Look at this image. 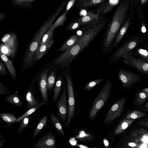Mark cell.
Here are the masks:
<instances>
[{"label": "cell", "mask_w": 148, "mask_h": 148, "mask_svg": "<svg viewBox=\"0 0 148 148\" xmlns=\"http://www.w3.org/2000/svg\"><path fill=\"white\" fill-rule=\"evenodd\" d=\"M35 148H56V141L54 136L51 133H48L42 136L34 145Z\"/></svg>", "instance_id": "obj_13"}, {"label": "cell", "mask_w": 148, "mask_h": 148, "mask_svg": "<svg viewBox=\"0 0 148 148\" xmlns=\"http://www.w3.org/2000/svg\"><path fill=\"white\" fill-rule=\"evenodd\" d=\"M0 57L5 63L10 74L13 79L16 77V73L15 68L10 59L5 54L0 52Z\"/></svg>", "instance_id": "obj_21"}, {"label": "cell", "mask_w": 148, "mask_h": 148, "mask_svg": "<svg viewBox=\"0 0 148 148\" xmlns=\"http://www.w3.org/2000/svg\"><path fill=\"white\" fill-rule=\"evenodd\" d=\"M104 80V78L95 79L88 83L83 88L85 90L90 91L95 86L99 84Z\"/></svg>", "instance_id": "obj_34"}, {"label": "cell", "mask_w": 148, "mask_h": 148, "mask_svg": "<svg viewBox=\"0 0 148 148\" xmlns=\"http://www.w3.org/2000/svg\"><path fill=\"white\" fill-rule=\"evenodd\" d=\"M76 1V0H69L67 3L65 10L69 11L73 7Z\"/></svg>", "instance_id": "obj_43"}, {"label": "cell", "mask_w": 148, "mask_h": 148, "mask_svg": "<svg viewBox=\"0 0 148 148\" xmlns=\"http://www.w3.org/2000/svg\"><path fill=\"white\" fill-rule=\"evenodd\" d=\"M145 115V113L140 111L135 110L128 114L126 118L128 119H135L140 118Z\"/></svg>", "instance_id": "obj_37"}, {"label": "cell", "mask_w": 148, "mask_h": 148, "mask_svg": "<svg viewBox=\"0 0 148 148\" xmlns=\"http://www.w3.org/2000/svg\"><path fill=\"white\" fill-rule=\"evenodd\" d=\"M25 97L26 107L28 109L36 107L41 103L34 88H29L26 92Z\"/></svg>", "instance_id": "obj_15"}, {"label": "cell", "mask_w": 148, "mask_h": 148, "mask_svg": "<svg viewBox=\"0 0 148 148\" xmlns=\"http://www.w3.org/2000/svg\"><path fill=\"white\" fill-rule=\"evenodd\" d=\"M148 98V93L141 91L137 95L136 102L137 106H140Z\"/></svg>", "instance_id": "obj_33"}, {"label": "cell", "mask_w": 148, "mask_h": 148, "mask_svg": "<svg viewBox=\"0 0 148 148\" xmlns=\"http://www.w3.org/2000/svg\"><path fill=\"white\" fill-rule=\"evenodd\" d=\"M130 135L132 141L137 143L141 142L144 138L148 136V130L140 128L132 131Z\"/></svg>", "instance_id": "obj_18"}, {"label": "cell", "mask_w": 148, "mask_h": 148, "mask_svg": "<svg viewBox=\"0 0 148 148\" xmlns=\"http://www.w3.org/2000/svg\"><path fill=\"white\" fill-rule=\"evenodd\" d=\"M81 28V25L78 18H75L71 20L67 25L66 30L69 31Z\"/></svg>", "instance_id": "obj_32"}, {"label": "cell", "mask_w": 148, "mask_h": 148, "mask_svg": "<svg viewBox=\"0 0 148 148\" xmlns=\"http://www.w3.org/2000/svg\"><path fill=\"white\" fill-rule=\"evenodd\" d=\"M67 89L65 85L64 86L60 97L56 103L58 112L62 121L66 122L68 113V102L67 99Z\"/></svg>", "instance_id": "obj_8"}, {"label": "cell", "mask_w": 148, "mask_h": 148, "mask_svg": "<svg viewBox=\"0 0 148 148\" xmlns=\"http://www.w3.org/2000/svg\"><path fill=\"white\" fill-rule=\"evenodd\" d=\"M80 36L77 34L72 36L59 49V51H64L75 43Z\"/></svg>", "instance_id": "obj_24"}, {"label": "cell", "mask_w": 148, "mask_h": 148, "mask_svg": "<svg viewBox=\"0 0 148 148\" xmlns=\"http://www.w3.org/2000/svg\"><path fill=\"white\" fill-rule=\"evenodd\" d=\"M103 15L100 12H95L91 10L87 11L86 15L78 18L81 28L83 30L90 26L98 21Z\"/></svg>", "instance_id": "obj_12"}, {"label": "cell", "mask_w": 148, "mask_h": 148, "mask_svg": "<svg viewBox=\"0 0 148 148\" xmlns=\"http://www.w3.org/2000/svg\"><path fill=\"white\" fill-rule=\"evenodd\" d=\"M145 107L146 108H147V109L148 110V102L146 104Z\"/></svg>", "instance_id": "obj_56"}, {"label": "cell", "mask_w": 148, "mask_h": 148, "mask_svg": "<svg viewBox=\"0 0 148 148\" xmlns=\"http://www.w3.org/2000/svg\"><path fill=\"white\" fill-rule=\"evenodd\" d=\"M65 69L64 75L66 79L68 95V113L65 124L66 128L68 127L71 120L75 116V101L73 79L69 69Z\"/></svg>", "instance_id": "obj_6"}, {"label": "cell", "mask_w": 148, "mask_h": 148, "mask_svg": "<svg viewBox=\"0 0 148 148\" xmlns=\"http://www.w3.org/2000/svg\"><path fill=\"white\" fill-rule=\"evenodd\" d=\"M37 0H11V3L15 7L29 9L33 7L32 3Z\"/></svg>", "instance_id": "obj_20"}, {"label": "cell", "mask_w": 148, "mask_h": 148, "mask_svg": "<svg viewBox=\"0 0 148 148\" xmlns=\"http://www.w3.org/2000/svg\"><path fill=\"white\" fill-rule=\"evenodd\" d=\"M129 2L125 0L118 6L104 32L102 42V53L108 55L114 47L115 40L125 18Z\"/></svg>", "instance_id": "obj_1"}, {"label": "cell", "mask_w": 148, "mask_h": 148, "mask_svg": "<svg viewBox=\"0 0 148 148\" xmlns=\"http://www.w3.org/2000/svg\"><path fill=\"white\" fill-rule=\"evenodd\" d=\"M0 117L4 121L6 122L9 123L6 125L8 127L12 124L17 119V118L16 116L13 114L8 113H1L0 114Z\"/></svg>", "instance_id": "obj_28"}, {"label": "cell", "mask_w": 148, "mask_h": 148, "mask_svg": "<svg viewBox=\"0 0 148 148\" xmlns=\"http://www.w3.org/2000/svg\"><path fill=\"white\" fill-rule=\"evenodd\" d=\"M138 52L143 57L148 59V51L145 49H139L137 50Z\"/></svg>", "instance_id": "obj_42"}, {"label": "cell", "mask_w": 148, "mask_h": 148, "mask_svg": "<svg viewBox=\"0 0 148 148\" xmlns=\"http://www.w3.org/2000/svg\"><path fill=\"white\" fill-rule=\"evenodd\" d=\"M118 77L124 88L130 87L137 82L139 79L138 75L121 68L119 70Z\"/></svg>", "instance_id": "obj_11"}, {"label": "cell", "mask_w": 148, "mask_h": 148, "mask_svg": "<svg viewBox=\"0 0 148 148\" xmlns=\"http://www.w3.org/2000/svg\"><path fill=\"white\" fill-rule=\"evenodd\" d=\"M29 121V117L28 116L23 119L17 130V132L19 134L23 132L28 126Z\"/></svg>", "instance_id": "obj_39"}, {"label": "cell", "mask_w": 148, "mask_h": 148, "mask_svg": "<svg viewBox=\"0 0 148 148\" xmlns=\"http://www.w3.org/2000/svg\"><path fill=\"white\" fill-rule=\"evenodd\" d=\"M127 145L131 147L134 148H138V147L139 146L138 143L133 141L132 142L128 143Z\"/></svg>", "instance_id": "obj_46"}, {"label": "cell", "mask_w": 148, "mask_h": 148, "mask_svg": "<svg viewBox=\"0 0 148 148\" xmlns=\"http://www.w3.org/2000/svg\"><path fill=\"white\" fill-rule=\"evenodd\" d=\"M83 49L82 43L77 42L64 51L54 61V63L63 69L69 68L78 54Z\"/></svg>", "instance_id": "obj_5"}, {"label": "cell", "mask_w": 148, "mask_h": 148, "mask_svg": "<svg viewBox=\"0 0 148 148\" xmlns=\"http://www.w3.org/2000/svg\"><path fill=\"white\" fill-rule=\"evenodd\" d=\"M47 69H45L41 74L39 81L40 91L43 99V101L46 103L48 101L47 79Z\"/></svg>", "instance_id": "obj_17"}, {"label": "cell", "mask_w": 148, "mask_h": 148, "mask_svg": "<svg viewBox=\"0 0 148 148\" xmlns=\"http://www.w3.org/2000/svg\"><path fill=\"white\" fill-rule=\"evenodd\" d=\"M50 117L52 123L57 131L61 135L64 136V132L62 127L53 112H52L50 114Z\"/></svg>", "instance_id": "obj_25"}, {"label": "cell", "mask_w": 148, "mask_h": 148, "mask_svg": "<svg viewBox=\"0 0 148 148\" xmlns=\"http://www.w3.org/2000/svg\"><path fill=\"white\" fill-rule=\"evenodd\" d=\"M6 73L5 67L1 61L0 62V73L2 75H4Z\"/></svg>", "instance_id": "obj_44"}, {"label": "cell", "mask_w": 148, "mask_h": 148, "mask_svg": "<svg viewBox=\"0 0 148 148\" xmlns=\"http://www.w3.org/2000/svg\"><path fill=\"white\" fill-rule=\"evenodd\" d=\"M141 32L143 33H145L147 31L145 25L144 24H143L142 25V26L141 28Z\"/></svg>", "instance_id": "obj_53"}, {"label": "cell", "mask_w": 148, "mask_h": 148, "mask_svg": "<svg viewBox=\"0 0 148 148\" xmlns=\"http://www.w3.org/2000/svg\"><path fill=\"white\" fill-rule=\"evenodd\" d=\"M119 1V0H108L107 5L103 11L102 14L106 15L116 5Z\"/></svg>", "instance_id": "obj_38"}, {"label": "cell", "mask_w": 148, "mask_h": 148, "mask_svg": "<svg viewBox=\"0 0 148 148\" xmlns=\"http://www.w3.org/2000/svg\"><path fill=\"white\" fill-rule=\"evenodd\" d=\"M140 124L141 125L148 127V121H141L140 122Z\"/></svg>", "instance_id": "obj_51"}, {"label": "cell", "mask_w": 148, "mask_h": 148, "mask_svg": "<svg viewBox=\"0 0 148 148\" xmlns=\"http://www.w3.org/2000/svg\"><path fill=\"white\" fill-rule=\"evenodd\" d=\"M54 42L53 38L46 43L39 47L35 55L34 61L40 60L51 47Z\"/></svg>", "instance_id": "obj_19"}, {"label": "cell", "mask_w": 148, "mask_h": 148, "mask_svg": "<svg viewBox=\"0 0 148 148\" xmlns=\"http://www.w3.org/2000/svg\"><path fill=\"white\" fill-rule=\"evenodd\" d=\"M56 80V74L55 71L50 73L47 79V86L48 89L51 90L55 83Z\"/></svg>", "instance_id": "obj_35"}, {"label": "cell", "mask_w": 148, "mask_h": 148, "mask_svg": "<svg viewBox=\"0 0 148 148\" xmlns=\"http://www.w3.org/2000/svg\"><path fill=\"white\" fill-rule=\"evenodd\" d=\"M5 100L8 102L14 105L21 106H22L21 100L19 96L16 94H13L5 98Z\"/></svg>", "instance_id": "obj_29"}, {"label": "cell", "mask_w": 148, "mask_h": 148, "mask_svg": "<svg viewBox=\"0 0 148 148\" xmlns=\"http://www.w3.org/2000/svg\"><path fill=\"white\" fill-rule=\"evenodd\" d=\"M134 121V119L127 118L123 119L116 128L114 132V135H118L123 132Z\"/></svg>", "instance_id": "obj_22"}, {"label": "cell", "mask_w": 148, "mask_h": 148, "mask_svg": "<svg viewBox=\"0 0 148 148\" xmlns=\"http://www.w3.org/2000/svg\"><path fill=\"white\" fill-rule=\"evenodd\" d=\"M112 88L111 79L106 81L99 94L95 99L89 112V118L91 120L95 119L98 113L105 105L109 98Z\"/></svg>", "instance_id": "obj_3"}, {"label": "cell", "mask_w": 148, "mask_h": 148, "mask_svg": "<svg viewBox=\"0 0 148 148\" xmlns=\"http://www.w3.org/2000/svg\"><path fill=\"white\" fill-rule=\"evenodd\" d=\"M130 18H128L125 21L119 30L115 40L114 47L115 48L117 47L123 37L130 25Z\"/></svg>", "instance_id": "obj_23"}, {"label": "cell", "mask_w": 148, "mask_h": 148, "mask_svg": "<svg viewBox=\"0 0 148 148\" xmlns=\"http://www.w3.org/2000/svg\"><path fill=\"white\" fill-rule=\"evenodd\" d=\"M89 136H90L89 134L86 133L83 130H81L79 132L78 135L75 137L78 139L85 140H86V138L89 137Z\"/></svg>", "instance_id": "obj_40"}, {"label": "cell", "mask_w": 148, "mask_h": 148, "mask_svg": "<svg viewBox=\"0 0 148 148\" xmlns=\"http://www.w3.org/2000/svg\"><path fill=\"white\" fill-rule=\"evenodd\" d=\"M62 10L61 7L58 6L35 32L28 45L24 57L23 64L25 69L32 65L35 55L40 46L43 36L50 28L53 22Z\"/></svg>", "instance_id": "obj_2"}, {"label": "cell", "mask_w": 148, "mask_h": 148, "mask_svg": "<svg viewBox=\"0 0 148 148\" xmlns=\"http://www.w3.org/2000/svg\"><path fill=\"white\" fill-rule=\"evenodd\" d=\"M109 20L106 15H103L95 23L82 30V34L78 40L82 44L83 49L98 34Z\"/></svg>", "instance_id": "obj_4"}, {"label": "cell", "mask_w": 148, "mask_h": 148, "mask_svg": "<svg viewBox=\"0 0 148 148\" xmlns=\"http://www.w3.org/2000/svg\"><path fill=\"white\" fill-rule=\"evenodd\" d=\"M141 91L148 93V88H147L143 89Z\"/></svg>", "instance_id": "obj_55"}, {"label": "cell", "mask_w": 148, "mask_h": 148, "mask_svg": "<svg viewBox=\"0 0 148 148\" xmlns=\"http://www.w3.org/2000/svg\"><path fill=\"white\" fill-rule=\"evenodd\" d=\"M62 76H60L56 82L53 97V102H55L58 98L61 92L62 79Z\"/></svg>", "instance_id": "obj_27"}, {"label": "cell", "mask_w": 148, "mask_h": 148, "mask_svg": "<svg viewBox=\"0 0 148 148\" xmlns=\"http://www.w3.org/2000/svg\"><path fill=\"white\" fill-rule=\"evenodd\" d=\"M3 135L1 134H0V147H1L3 145L5 142L6 140V138H4L2 136Z\"/></svg>", "instance_id": "obj_48"}, {"label": "cell", "mask_w": 148, "mask_h": 148, "mask_svg": "<svg viewBox=\"0 0 148 148\" xmlns=\"http://www.w3.org/2000/svg\"><path fill=\"white\" fill-rule=\"evenodd\" d=\"M54 31V29L50 28L47 31L42 37L40 46L46 43L53 38Z\"/></svg>", "instance_id": "obj_36"}, {"label": "cell", "mask_w": 148, "mask_h": 148, "mask_svg": "<svg viewBox=\"0 0 148 148\" xmlns=\"http://www.w3.org/2000/svg\"><path fill=\"white\" fill-rule=\"evenodd\" d=\"M45 103L43 101L41 102L40 104L38 106L28 109V110L24 114L18 118H17L16 120L12 124L21 121L24 118L28 116H29L30 115L34 112L36 110L39 108L40 107L44 105Z\"/></svg>", "instance_id": "obj_31"}, {"label": "cell", "mask_w": 148, "mask_h": 148, "mask_svg": "<svg viewBox=\"0 0 148 148\" xmlns=\"http://www.w3.org/2000/svg\"><path fill=\"white\" fill-rule=\"evenodd\" d=\"M17 36L14 32H10L5 34L2 39V41L8 49L10 55L12 57L16 54L17 48Z\"/></svg>", "instance_id": "obj_14"}, {"label": "cell", "mask_w": 148, "mask_h": 148, "mask_svg": "<svg viewBox=\"0 0 148 148\" xmlns=\"http://www.w3.org/2000/svg\"><path fill=\"white\" fill-rule=\"evenodd\" d=\"M87 11L85 9H82L80 10L79 15L81 16L86 15L87 13Z\"/></svg>", "instance_id": "obj_49"}, {"label": "cell", "mask_w": 148, "mask_h": 148, "mask_svg": "<svg viewBox=\"0 0 148 148\" xmlns=\"http://www.w3.org/2000/svg\"><path fill=\"white\" fill-rule=\"evenodd\" d=\"M8 17L7 14L3 12H0V21L1 22Z\"/></svg>", "instance_id": "obj_47"}, {"label": "cell", "mask_w": 148, "mask_h": 148, "mask_svg": "<svg viewBox=\"0 0 148 148\" xmlns=\"http://www.w3.org/2000/svg\"><path fill=\"white\" fill-rule=\"evenodd\" d=\"M69 11L65 10L64 12L56 20L54 23L52 24L50 29H55L59 26L62 27L66 20L67 18L66 15Z\"/></svg>", "instance_id": "obj_26"}, {"label": "cell", "mask_w": 148, "mask_h": 148, "mask_svg": "<svg viewBox=\"0 0 148 148\" xmlns=\"http://www.w3.org/2000/svg\"><path fill=\"white\" fill-rule=\"evenodd\" d=\"M107 0H76L73 7L77 10L86 9L100 5Z\"/></svg>", "instance_id": "obj_16"}, {"label": "cell", "mask_w": 148, "mask_h": 148, "mask_svg": "<svg viewBox=\"0 0 148 148\" xmlns=\"http://www.w3.org/2000/svg\"><path fill=\"white\" fill-rule=\"evenodd\" d=\"M126 100V97H123L113 104L106 114L103 123L110 125L121 114Z\"/></svg>", "instance_id": "obj_7"}, {"label": "cell", "mask_w": 148, "mask_h": 148, "mask_svg": "<svg viewBox=\"0 0 148 148\" xmlns=\"http://www.w3.org/2000/svg\"><path fill=\"white\" fill-rule=\"evenodd\" d=\"M75 137L71 138L69 140V142L71 145L73 146H75L77 144V141L75 139Z\"/></svg>", "instance_id": "obj_45"}, {"label": "cell", "mask_w": 148, "mask_h": 148, "mask_svg": "<svg viewBox=\"0 0 148 148\" xmlns=\"http://www.w3.org/2000/svg\"><path fill=\"white\" fill-rule=\"evenodd\" d=\"M138 43L137 39L131 40L126 42L111 56L110 63L113 64L116 62L124 55L134 48Z\"/></svg>", "instance_id": "obj_10"}, {"label": "cell", "mask_w": 148, "mask_h": 148, "mask_svg": "<svg viewBox=\"0 0 148 148\" xmlns=\"http://www.w3.org/2000/svg\"><path fill=\"white\" fill-rule=\"evenodd\" d=\"M75 146L77 147L80 148H89V147L88 146L83 145L77 144Z\"/></svg>", "instance_id": "obj_52"}, {"label": "cell", "mask_w": 148, "mask_h": 148, "mask_svg": "<svg viewBox=\"0 0 148 148\" xmlns=\"http://www.w3.org/2000/svg\"><path fill=\"white\" fill-rule=\"evenodd\" d=\"M140 1L142 5L146 3L148 0H138Z\"/></svg>", "instance_id": "obj_54"}, {"label": "cell", "mask_w": 148, "mask_h": 148, "mask_svg": "<svg viewBox=\"0 0 148 148\" xmlns=\"http://www.w3.org/2000/svg\"><path fill=\"white\" fill-rule=\"evenodd\" d=\"M10 93V91L2 83H0V94L5 95Z\"/></svg>", "instance_id": "obj_41"}, {"label": "cell", "mask_w": 148, "mask_h": 148, "mask_svg": "<svg viewBox=\"0 0 148 148\" xmlns=\"http://www.w3.org/2000/svg\"><path fill=\"white\" fill-rule=\"evenodd\" d=\"M47 121V117L45 116L41 119L38 123L34 130L33 137V142L38 133L45 126Z\"/></svg>", "instance_id": "obj_30"}, {"label": "cell", "mask_w": 148, "mask_h": 148, "mask_svg": "<svg viewBox=\"0 0 148 148\" xmlns=\"http://www.w3.org/2000/svg\"><path fill=\"white\" fill-rule=\"evenodd\" d=\"M103 144L105 147L107 148L109 146V143L107 139L105 138L103 140Z\"/></svg>", "instance_id": "obj_50"}, {"label": "cell", "mask_w": 148, "mask_h": 148, "mask_svg": "<svg viewBox=\"0 0 148 148\" xmlns=\"http://www.w3.org/2000/svg\"><path fill=\"white\" fill-rule=\"evenodd\" d=\"M122 58V61L123 63L134 66L143 73L148 74V63L142 60L134 58L129 52Z\"/></svg>", "instance_id": "obj_9"}]
</instances>
